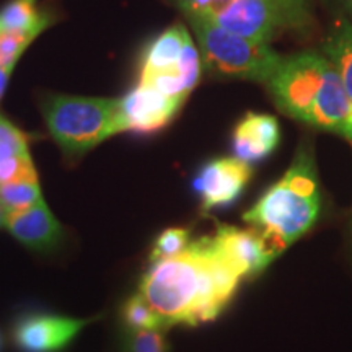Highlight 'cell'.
<instances>
[{
    "mask_svg": "<svg viewBox=\"0 0 352 352\" xmlns=\"http://www.w3.org/2000/svg\"><path fill=\"white\" fill-rule=\"evenodd\" d=\"M6 227L21 245L34 253L56 252L64 240V228L44 199L25 210L7 214Z\"/></svg>",
    "mask_w": 352,
    "mask_h": 352,
    "instance_id": "11",
    "label": "cell"
},
{
    "mask_svg": "<svg viewBox=\"0 0 352 352\" xmlns=\"http://www.w3.org/2000/svg\"><path fill=\"white\" fill-rule=\"evenodd\" d=\"M189 32L186 26L176 23L166 30L148 46L144 56L142 74L162 72V70H171L178 67L179 57H182L184 41Z\"/></svg>",
    "mask_w": 352,
    "mask_h": 352,
    "instance_id": "13",
    "label": "cell"
},
{
    "mask_svg": "<svg viewBox=\"0 0 352 352\" xmlns=\"http://www.w3.org/2000/svg\"><path fill=\"white\" fill-rule=\"evenodd\" d=\"M6 226V212H3V209L0 208V227Z\"/></svg>",
    "mask_w": 352,
    "mask_h": 352,
    "instance_id": "25",
    "label": "cell"
},
{
    "mask_svg": "<svg viewBox=\"0 0 352 352\" xmlns=\"http://www.w3.org/2000/svg\"><path fill=\"white\" fill-rule=\"evenodd\" d=\"M189 240H191V233H189L188 228H166V230L162 232L160 235L157 236V240L153 241L148 261L155 263L160 261V259L178 256V254L183 253L189 246V243H191Z\"/></svg>",
    "mask_w": 352,
    "mask_h": 352,
    "instance_id": "18",
    "label": "cell"
},
{
    "mask_svg": "<svg viewBox=\"0 0 352 352\" xmlns=\"http://www.w3.org/2000/svg\"><path fill=\"white\" fill-rule=\"evenodd\" d=\"M8 77H10V72H8L7 69H3L2 65H0V98H2L3 91H6V87L8 83Z\"/></svg>",
    "mask_w": 352,
    "mask_h": 352,
    "instance_id": "24",
    "label": "cell"
},
{
    "mask_svg": "<svg viewBox=\"0 0 352 352\" xmlns=\"http://www.w3.org/2000/svg\"><path fill=\"white\" fill-rule=\"evenodd\" d=\"M182 107L183 101L170 98L153 90L152 87L139 83L124 98H121V132L131 131L139 134H152L164 129Z\"/></svg>",
    "mask_w": 352,
    "mask_h": 352,
    "instance_id": "9",
    "label": "cell"
},
{
    "mask_svg": "<svg viewBox=\"0 0 352 352\" xmlns=\"http://www.w3.org/2000/svg\"><path fill=\"white\" fill-rule=\"evenodd\" d=\"M139 294L165 323L197 324L212 321L223 310L210 274L206 236L191 241L178 256L151 263L140 279Z\"/></svg>",
    "mask_w": 352,
    "mask_h": 352,
    "instance_id": "1",
    "label": "cell"
},
{
    "mask_svg": "<svg viewBox=\"0 0 352 352\" xmlns=\"http://www.w3.org/2000/svg\"><path fill=\"white\" fill-rule=\"evenodd\" d=\"M126 349L129 352H166L165 329L126 333Z\"/></svg>",
    "mask_w": 352,
    "mask_h": 352,
    "instance_id": "23",
    "label": "cell"
},
{
    "mask_svg": "<svg viewBox=\"0 0 352 352\" xmlns=\"http://www.w3.org/2000/svg\"><path fill=\"white\" fill-rule=\"evenodd\" d=\"M210 16L228 32L270 44L277 34L310 26L314 10L311 0H232Z\"/></svg>",
    "mask_w": 352,
    "mask_h": 352,
    "instance_id": "5",
    "label": "cell"
},
{
    "mask_svg": "<svg viewBox=\"0 0 352 352\" xmlns=\"http://www.w3.org/2000/svg\"><path fill=\"white\" fill-rule=\"evenodd\" d=\"M329 65L327 56L314 51L283 57L266 83L276 107L308 124Z\"/></svg>",
    "mask_w": 352,
    "mask_h": 352,
    "instance_id": "6",
    "label": "cell"
},
{
    "mask_svg": "<svg viewBox=\"0 0 352 352\" xmlns=\"http://www.w3.org/2000/svg\"><path fill=\"white\" fill-rule=\"evenodd\" d=\"M39 201H43V196L38 175L23 176L0 184V208L6 215L32 208Z\"/></svg>",
    "mask_w": 352,
    "mask_h": 352,
    "instance_id": "16",
    "label": "cell"
},
{
    "mask_svg": "<svg viewBox=\"0 0 352 352\" xmlns=\"http://www.w3.org/2000/svg\"><path fill=\"white\" fill-rule=\"evenodd\" d=\"M94 320L52 314L21 316L13 327V341L21 352H60Z\"/></svg>",
    "mask_w": 352,
    "mask_h": 352,
    "instance_id": "8",
    "label": "cell"
},
{
    "mask_svg": "<svg viewBox=\"0 0 352 352\" xmlns=\"http://www.w3.org/2000/svg\"><path fill=\"white\" fill-rule=\"evenodd\" d=\"M201 69H202V60H201V52L197 51L196 44L192 43L191 34H188L186 41H184V47L179 57L178 63V72L183 77L186 90L191 94L195 90L197 82L201 78Z\"/></svg>",
    "mask_w": 352,
    "mask_h": 352,
    "instance_id": "22",
    "label": "cell"
},
{
    "mask_svg": "<svg viewBox=\"0 0 352 352\" xmlns=\"http://www.w3.org/2000/svg\"><path fill=\"white\" fill-rule=\"evenodd\" d=\"M252 175V165L236 157H222L208 162L196 178L202 212L233 204L245 191Z\"/></svg>",
    "mask_w": 352,
    "mask_h": 352,
    "instance_id": "7",
    "label": "cell"
},
{
    "mask_svg": "<svg viewBox=\"0 0 352 352\" xmlns=\"http://www.w3.org/2000/svg\"><path fill=\"white\" fill-rule=\"evenodd\" d=\"M50 25V13H39L36 0H12L0 10V33L44 32Z\"/></svg>",
    "mask_w": 352,
    "mask_h": 352,
    "instance_id": "14",
    "label": "cell"
},
{
    "mask_svg": "<svg viewBox=\"0 0 352 352\" xmlns=\"http://www.w3.org/2000/svg\"><path fill=\"white\" fill-rule=\"evenodd\" d=\"M122 327L126 333L142 331V329H166L168 324L157 314L148 302L142 297V294L131 296L122 303L121 308Z\"/></svg>",
    "mask_w": 352,
    "mask_h": 352,
    "instance_id": "17",
    "label": "cell"
},
{
    "mask_svg": "<svg viewBox=\"0 0 352 352\" xmlns=\"http://www.w3.org/2000/svg\"><path fill=\"white\" fill-rule=\"evenodd\" d=\"M323 54L340 70L352 100V25L338 23L323 44Z\"/></svg>",
    "mask_w": 352,
    "mask_h": 352,
    "instance_id": "15",
    "label": "cell"
},
{
    "mask_svg": "<svg viewBox=\"0 0 352 352\" xmlns=\"http://www.w3.org/2000/svg\"><path fill=\"white\" fill-rule=\"evenodd\" d=\"M28 153V138L0 114V164L8 158Z\"/></svg>",
    "mask_w": 352,
    "mask_h": 352,
    "instance_id": "21",
    "label": "cell"
},
{
    "mask_svg": "<svg viewBox=\"0 0 352 352\" xmlns=\"http://www.w3.org/2000/svg\"><path fill=\"white\" fill-rule=\"evenodd\" d=\"M321 195L315 158L308 145L298 148L287 173L243 214V220L266 235L283 253L316 222Z\"/></svg>",
    "mask_w": 352,
    "mask_h": 352,
    "instance_id": "2",
    "label": "cell"
},
{
    "mask_svg": "<svg viewBox=\"0 0 352 352\" xmlns=\"http://www.w3.org/2000/svg\"><path fill=\"white\" fill-rule=\"evenodd\" d=\"M120 104L121 100L113 98L50 95L41 108L51 138L76 160L121 132Z\"/></svg>",
    "mask_w": 352,
    "mask_h": 352,
    "instance_id": "4",
    "label": "cell"
},
{
    "mask_svg": "<svg viewBox=\"0 0 352 352\" xmlns=\"http://www.w3.org/2000/svg\"><path fill=\"white\" fill-rule=\"evenodd\" d=\"M0 347H2V338H0Z\"/></svg>",
    "mask_w": 352,
    "mask_h": 352,
    "instance_id": "26",
    "label": "cell"
},
{
    "mask_svg": "<svg viewBox=\"0 0 352 352\" xmlns=\"http://www.w3.org/2000/svg\"><path fill=\"white\" fill-rule=\"evenodd\" d=\"M43 32H2L0 33V65L12 72L26 47Z\"/></svg>",
    "mask_w": 352,
    "mask_h": 352,
    "instance_id": "20",
    "label": "cell"
},
{
    "mask_svg": "<svg viewBox=\"0 0 352 352\" xmlns=\"http://www.w3.org/2000/svg\"><path fill=\"white\" fill-rule=\"evenodd\" d=\"M140 83L152 87L153 90L160 91V94L170 96V98L183 101V103L189 96V91L186 90L183 77L179 76L178 67L171 70H162V72L142 74L140 76Z\"/></svg>",
    "mask_w": 352,
    "mask_h": 352,
    "instance_id": "19",
    "label": "cell"
},
{
    "mask_svg": "<svg viewBox=\"0 0 352 352\" xmlns=\"http://www.w3.org/2000/svg\"><path fill=\"white\" fill-rule=\"evenodd\" d=\"M199 43L201 60L212 76L267 83L283 60L267 43L228 32L204 12H184Z\"/></svg>",
    "mask_w": 352,
    "mask_h": 352,
    "instance_id": "3",
    "label": "cell"
},
{
    "mask_svg": "<svg viewBox=\"0 0 352 352\" xmlns=\"http://www.w3.org/2000/svg\"><path fill=\"white\" fill-rule=\"evenodd\" d=\"M214 240L241 277L259 274L280 254L266 235L253 227L243 230L232 226H217Z\"/></svg>",
    "mask_w": 352,
    "mask_h": 352,
    "instance_id": "10",
    "label": "cell"
},
{
    "mask_svg": "<svg viewBox=\"0 0 352 352\" xmlns=\"http://www.w3.org/2000/svg\"><path fill=\"white\" fill-rule=\"evenodd\" d=\"M280 142L279 122L271 114L248 113L233 132V153L252 165L276 151Z\"/></svg>",
    "mask_w": 352,
    "mask_h": 352,
    "instance_id": "12",
    "label": "cell"
}]
</instances>
